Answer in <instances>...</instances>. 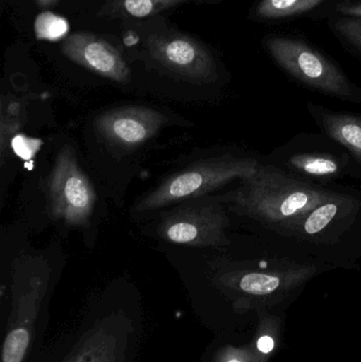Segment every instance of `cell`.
<instances>
[{
    "label": "cell",
    "instance_id": "11",
    "mask_svg": "<svg viewBox=\"0 0 361 362\" xmlns=\"http://www.w3.org/2000/svg\"><path fill=\"white\" fill-rule=\"evenodd\" d=\"M167 118L161 112L142 106L118 107L97 119V133L112 148L129 150L154 137Z\"/></svg>",
    "mask_w": 361,
    "mask_h": 362
},
{
    "label": "cell",
    "instance_id": "16",
    "mask_svg": "<svg viewBox=\"0 0 361 362\" xmlns=\"http://www.w3.org/2000/svg\"><path fill=\"white\" fill-rule=\"evenodd\" d=\"M328 27L348 51L361 59V18L332 16L328 18Z\"/></svg>",
    "mask_w": 361,
    "mask_h": 362
},
{
    "label": "cell",
    "instance_id": "2",
    "mask_svg": "<svg viewBox=\"0 0 361 362\" xmlns=\"http://www.w3.org/2000/svg\"><path fill=\"white\" fill-rule=\"evenodd\" d=\"M261 161V160H260ZM341 187H321L261 163L249 177L220 197L229 212L243 219L252 233H271L302 216Z\"/></svg>",
    "mask_w": 361,
    "mask_h": 362
},
{
    "label": "cell",
    "instance_id": "7",
    "mask_svg": "<svg viewBox=\"0 0 361 362\" xmlns=\"http://www.w3.org/2000/svg\"><path fill=\"white\" fill-rule=\"evenodd\" d=\"M228 210L218 198L182 204L159 223V235L173 244L223 249L230 245Z\"/></svg>",
    "mask_w": 361,
    "mask_h": 362
},
{
    "label": "cell",
    "instance_id": "20",
    "mask_svg": "<svg viewBox=\"0 0 361 362\" xmlns=\"http://www.w3.org/2000/svg\"><path fill=\"white\" fill-rule=\"evenodd\" d=\"M275 339L273 336L268 333L261 334L256 340V352L260 356L263 355H268L273 352L275 349Z\"/></svg>",
    "mask_w": 361,
    "mask_h": 362
},
{
    "label": "cell",
    "instance_id": "1",
    "mask_svg": "<svg viewBox=\"0 0 361 362\" xmlns=\"http://www.w3.org/2000/svg\"><path fill=\"white\" fill-rule=\"evenodd\" d=\"M265 235L331 267H353L361 261V191L341 187L302 216Z\"/></svg>",
    "mask_w": 361,
    "mask_h": 362
},
{
    "label": "cell",
    "instance_id": "8",
    "mask_svg": "<svg viewBox=\"0 0 361 362\" xmlns=\"http://www.w3.org/2000/svg\"><path fill=\"white\" fill-rule=\"evenodd\" d=\"M47 196L53 218L70 227L88 225L97 195L70 146L61 148L55 158L47 180Z\"/></svg>",
    "mask_w": 361,
    "mask_h": 362
},
{
    "label": "cell",
    "instance_id": "9",
    "mask_svg": "<svg viewBox=\"0 0 361 362\" xmlns=\"http://www.w3.org/2000/svg\"><path fill=\"white\" fill-rule=\"evenodd\" d=\"M146 50L163 71L180 80L193 84H212L220 76L218 63L212 51L188 34H155L146 40Z\"/></svg>",
    "mask_w": 361,
    "mask_h": 362
},
{
    "label": "cell",
    "instance_id": "12",
    "mask_svg": "<svg viewBox=\"0 0 361 362\" xmlns=\"http://www.w3.org/2000/svg\"><path fill=\"white\" fill-rule=\"evenodd\" d=\"M61 52L73 63L108 80L124 84L131 78V69L120 51L95 34H70L61 45Z\"/></svg>",
    "mask_w": 361,
    "mask_h": 362
},
{
    "label": "cell",
    "instance_id": "4",
    "mask_svg": "<svg viewBox=\"0 0 361 362\" xmlns=\"http://www.w3.org/2000/svg\"><path fill=\"white\" fill-rule=\"evenodd\" d=\"M259 158L296 180L321 187H341L338 181L361 177L349 151L321 131L298 134Z\"/></svg>",
    "mask_w": 361,
    "mask_h": 362
},
{
    "label": "cell",
    "instance_id": "15",
    "mask_svg": "<svg viewBox=\"0 0 361 362\" xmlns=\"http://www.w3.org/2000/svg\"><path fill=\"white\" fill-rule=\"evenodd\" d=\"M220 1L222 0H118L114 8L126 16L144 18L189 2L218 4Z\"/></svg>",
    "mask_w": 361,
    "mask_h": 362
},
{
    "label": "cell",
    "instance_id": "13",
    "mask_svg": "<svg viewBox=\"0 0 361 362\" xmlns=\"http://www.w3.org/2000/svg\"><path fill=\"white\" fill-rule=\"evenodd\" d=\"M305 107L322 133L349 151L361 173V115L337 112L312 101Z\"/></svg>",
    "mask_w": 361,
    "mask_h": 362
},
{
    "label": "cell",
    "instance_id": "14",
    "mask_svg": "<svg viewBox=\"0 0 361 362\" xmlns=\"http://www.w3.org/2000/svg\"><path fill=\"white\" fill-rule=\"evenodd\" d=\"M337 0H256L249 19L262 25H276L294 19L328 18Z\"/></svg>",
    "mask_w": 361,
    "mask_h": 362
},
{
    "label": "cell",
    "instance_id": "18",
    "mask_svg": "<svg viewBox=\"0 0 361 362\" xmlns=\"http://www.w3.org/2000/svg\"><path fill=\"white\" fill-rule=\"evenodd\" d=\"M40 146H42L40 140L25 137L23 135H17L12 140L13 151L17 156L23 159H30L35 156Z\"/></svg>",
    "mask_w": 361,
    "mask_h": 362
},
{
    "label": "cell",
    "instance_id": "5",
    "mask_svg": "<svg viewBox=\"0 0 361 362\" xmlns=\"http://www.w3.org/2000/svg\"><path fill=\"white\" fill-rule=\"evenodd\" d=\"M260 163L259 156L252 155L225 154L205 159L167 178L141 198L134 209L140 214L201 197L232 181L249 177Z\"/></svg>",
    "mask_w": 361,
    "mask_h": 362
},
{
    "label": "cell",
    "instance_id": "21",
    "mask_svg": "<svg viewBox=\"0 0 361 362\" xmlns=\"http://www.w3.org/2000/svg\"><path fill=\"white\" fill-rule=\"evenodd\" d=\"M40 8H49L54 6L59 2V0H34Z\"/></svg>",
    "mask_w": 361,
    "mask_h": 362
},
{
    "label": "cell",
    "instance_id": "10",
    "mask_svg": "<svg viewBox=\"0 0 361 362\" xmlns=\"http://www.w3.org/2000/svg\"><path fill=\"white\" fill-rule=\"evenodd\" d=\"M131 320L122 313L95 322L78 340L63 362H126Z\"/></svg>",
    "mask_w": 361,
    "mask_h": 362
},
{
    "label": "cell",
    "instance_id": "6",
    "mask_svg": "<svg viewBox=\"0 0 361 362\" xmlns=\"http://www.w3.org/2000/svg\"><path fill=\"white\" fill-rule=\"evenodd\" d=\"M49 283L45 265L18 266L12 284V310L8 319L0 362H23L31 348Z\"/></svg>",
    "mask_w": 361,
    "mask_h": 362
},
{
    "label": "cell",
    "instance_id": "17",
    "mask_svg": "<svg viewBox=\"0 0 361 362\" xmlns=\"http://www.w3.org/2000/svg\"><path fill=\"white\" fill-rule=\"evenodd\" d=\"M213 362H261V357L251 349L228 346L216 352Z\"/></svg>",
    "mask_w": 361,
    "mask_h": 362
},
{
    "label": "cell",
    "instance_id": "19",
    "mask_svg": "<svg viewBox=\"0 0 361 362\" xmlns=\"http://www.w3.org/2000/svg\"><path fill=\"white\" fill-rule=\"evenodd\" d=\"M332 16H351L361 18V0H337L331 8L328 18Z\"/></svg>",
    "mask_w": 361,
    "mask_h": 362
},
{
    "label": "cell",
    "instance_id": "3",
    "mask_svg": "<svg viewBox=\"0 0 361 362\" xmlns=\"http://www.w3.org/2000/svg\"><path fill=\"white\" fill-rule=\"evenodd\" d=\"M262 47L271 61L299 84L341 101L361 104V87L312 42L288 34H266Z\"/></svg>",
    "mask_w": 361,
    "mask_h": 362
}]
</instances>
